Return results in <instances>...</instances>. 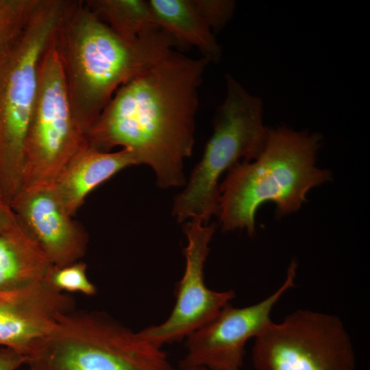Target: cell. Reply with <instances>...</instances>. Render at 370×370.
<instances>
[{"label": "cell", "instance_id": "obj_1", "mask_svg": "<svg viewBox=\"0 0 370 370\" xmlns=\"http://www.w3.org/2000/svg\"><path fill=\"white\" fill-rule=\"evenodd\" d=\"M210 62L171 49L116 90L88 134V145L101 151L117 146L127 149L137 164L153 170L161 188L184 185L198 88Z\"/></svg>", "mask_w": 370, "mask_h": 370}, {"label": "cell", "instance_id": "obj_2", "mask_svg": "<svg viewBox=\"0 0 370 370\" xmlns=\"http://www.w3.org/2000/svg\"><path fill=\"white\" fill-rule=\"evenodd\" d=\"M55 41L73 112L86 136L116 90L177 45L160 28L128 42L77 0H66Z\"/></svg>", "mask_w": 370, "mask_h": 370}, {"label": "cell", "instance_id": "obj_3", "mask_svg": "<svg viewBox=\"0 0 370 370\" xmlns=\"http://www.w3.org/2000/svg\"><path fill=\"white\" fill-rule=\"evenodd\" d=\"M322 136L286 125L268 129L260 156L231 168L220 184L218 216L223 231L246 230L255 234V217L267 202L281 217L297 212L313 188L332 178L330 171L316 166Z\"/></svg>", "mask_w": 370, "mask_h": 370}, {"label": "cell", "instance_id": "obj_4", "mask_svg": "<svg viewBox=\"0 0 370 370\" xmlns=\"http://www.w3.org/2000/svg\"><path fill=\"white\" fill-rule=\"evenodd\" d=\"M27 365L35 370H180L162 346L99 311L62 314Z\"/></svg>", "mask_w": 370, "mask_h": 370}, {"label": "cell", "instance_id": "obj_5", "mask_svg": "<svg viewBox=\"0 0 370 370\" xmlns=\"http://www.w3.org/2000/svg\"><path fill=\"white\" fill-rule=\"evenodd\" d=\"M225 86V99L213 118L212 134L184 190L175 199L173 212L180 223L191 219L207 224L218 215L221 176L241 160L257 158L265 146L269 128L263 122L262 99L229 74Z\"/></svg>", "mask_w": 370, "mask_h": 370}, {"label": "cell", "instance_id": "obj_6", "mask_svg": "<svg viewBox=\"0 0 370 370\" xmlns=\"http://www.w3.org/2000/svg\"><path fill=\"white\" fill-rule=\"evenodd\" d=\"M66 0H39L21 37L0 60V188L7 197L21 188L25 147L42 56Z\"/></svg>", "mask_w": 370, "mask_h": 370}, {"label": "cell", "instance_id": "obj_7", "mask_svg": "<svg viewBox=\"0 0 370 370\" xmlns=\"http://www.w3.org/2000/svg\"><path fill=\"white\" fill-rule=\"evenodd\" d=\"M88 145L73 112L54 34L40 64L21 189L53 185L70 161Z\"/></svg>", "mask_w": 370, "mask_h": 370}, {"label": "cell", "instance_id": "obj_8", "mask_svg": "<svg viewBox=\"0 0 370 370\" xmlns=\"http://www.w3.org/2000/svg\"><path fill=\"white\" fill-rule=\"evenodd\" d=\"M257 370H354L350 338L339 318L299 310L272 323L255 338Z\"/></svg>", "mask_w": 370, "mask_h": 370}, {"label": "cell", "instance_id": "obj_9", "mask_svg": "<svg viewBox=\"0 0 370 370\" xmlns=\"http://www.w3.org/2000/svg\"><path fill=\"white\" fill-rule=\"evenodd\" d=\"M297 267V262L292 261L284 283L265 299L241 308L228 304L213 319L190 334L186 338V352L180 369L241 370L246 343L273 323L272 309L294 286Z\"/></svg>", "mask_w": 370, "mask_h": 370}, {"label": "cell", "instance_id": "obj_10", "mask_svg": "<svg viewBox=\"0 0 370 370\" xmlns=\"http://www.w3.org/2000/svg\"><path fill=\"white\" fill-rule=\"evenodd\" d=\"M216 225L191 219L184 225L188 243L184 250L186 266L176 288V300L168 318L162 323L140 331L149 341L163 347L186 338L213 319L235 297L232 290L215 291L204 281V264Z\"/></svg>", "mask_w": 370, "mask_h": 370}, {"label": "cell", "instance_id": "obj_11", "mask_svg": "<svg viewBox=\"0 0 370 370\" xmlns=\"http://www.w3.org/2000/svg\"><path fill=\"white\" fill-rule=\"evenodd\" d=\"M73 308V299L53 289L47 282L0 290V347L28 358L59 317Z\"/></svg>", "mask_w": 370, "mask_h": 370}, {"label": "cell", "instance_id": "obj_12", "mask_svg": "<svg viewBox=\"0 0 370 370\" xmlns=\"http://www.w3.org/2000/svg\"><path fill=\"white\" fill-rule=\"evenodd\" d=\"M10 206L53 266L79 261L85 255L88 235L64 208L53 185L23 188Z\"/></svg>", "mask_w": 370, "mask_h": 370}, {"label": "cell", "instance_id": "obj_13", "mask_svg": "<svg viewBox=\"0 0 370 370\" xmlns=\"http://www.w3.org/2000/svg\"><path fill=\"white\" fill-rule=\"evenodd\" d=\"M135 164L136 161L127 149L101 151L88 145L70 161L53 186L64 208L73 217L94 189Z\"/></svg>", "mask_w": 370, "mask_h": 370}, {"label": "cell", "instance_id": "obj_14", "mask_svg": "<svg viewBox=\"0 0 370 370\" xmlns=\"http://www.w3.org/2000/svg\"><path fill=\"white\" fill-rule=\"evenodd\" d=\"M53 264L14 214L0 229V290L46 282Z\"/></svg>", "mask_w": 370, "mask_h": 370}, {"label": "cell", "instance_id": "obj_15", "mask_svg": "<svg viewBox=\"0 0 370 370\" xmlns=\"http://www.w3.org/2000/svg\"><path fill=\"white\" fill-rule=\"evenodd\" d=\"M158 27L177 44L197 47L203 58L217 62L221 51L212 31L191 0H149Z\"/></svg>", "mask_w": 370, "mask_h": 370}, {"label": "cell", "instance_id": "obj_16", "mask_svg": "<svg viewBox=\"0 0 370 370\" xmlns=\"http://www.w3.org/2000/svg\"><path fill=\"white\" fill-rule=\"evenodd\" d=\"M86 6L116 35L128 42L158 28L149 1L87 0Z\"/></svg>", "mask_w": 370, "mask_h": 370}, {"label": "cell", "instance_id": "obj_17", "mask_svg": "<svg viewBox=\"0 0 370 370\" xmlns=\"http://www.w3.org/2000/svg\"><path fill=\"white\" fill-rule=\"evenodd\" d=\"M46 282L62 293H79L86 296L97 293L96 286L87 275V266L81 260L64 266H53Z\"/></svg>", "mask_w": 370, "mask_h": 370}, {"label": "cell", "instance_id": "obj_18", "mask_svg": "<svg viewBox=\"0 0 370 370\" xmlns=\"http://www.w3.org/2000/svg\"><path fill=\"white\" fill-rule=\"evenodd\" d=\"M202 19L212 31L223 29L232 17L236 3L232 0H191Z\"/></svg>", "mask_w": 370, "mask_h": 370}, {"label": "cell", "instance_id": "obj_19", "mask_svg": "<svg viewBox=\"0 0 370 370\" xmlns=\"http://www.w3.org/2000/svg\"><path fill=\"white\" fill-rule=\"evenodd\" d=\"M28 358L12 349L0 347V370H18L27 365Z\"/></svg>", "mask_w": 370, "mask_h": 370}, {"label": "cell", "instance_id": "obj_20", "mask_svg": "<svg viewBox=\"0 0 370 370\" xmlns=\"http://www.w3.org/2000/svg\"><path fill=\"white\" fill-rule=\"evenodd\" d=\"M14 216V213L12 209L6 201L0 188V229L8 223Z\"/></svg>", "mask_w": 370, "mask_h": 370}, {"label": "cell", "instance_id": "obj_21", "mask_svg": "<svg viewBox=\"0 0 370 370\" xmlns=\"http://www.w3.org/2000/svg\"><path fill=\"white\" fill-rule=\"evenodd\" d=\"M180 370H206V369L204 368H188V369H183Z\"/></svg>", "mask_w": 370, "mask_h": 370}, {"label": "cell", "instance_id": "obj_22", "mask_svg": "<svg viewBox=\"0 0 370 370\" xmlns=\"http://www.w3.org/2000/svg\"><path fill=\"white\" fill-rule=\"evenodd\" d=\"M28 370H35V369H32V368H30V367H29V369H28Z\"/></svg>", "mask_w": 370, "mask_h": 370}]
</instances>
